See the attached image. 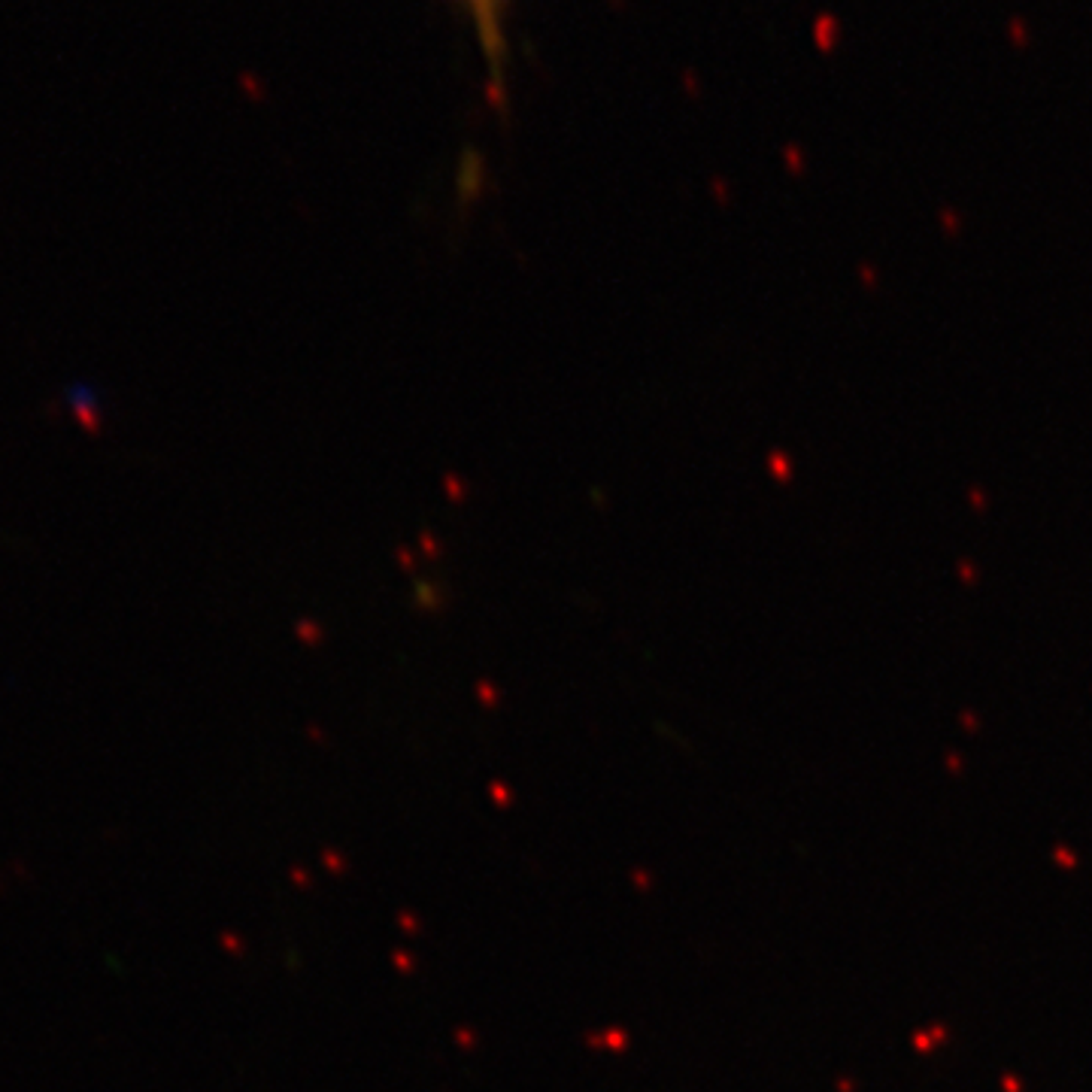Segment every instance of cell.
Wrapping results in <instances>:
<instances>
[{
	"instance_id": "cell-1",
	"label": "cell",
	"mask_w": 1092,
	"mask_h": 1092,
	"mask_svg": "<svg viewBox=\"0 0 1092 1092\" xmlns=\"http://www.w3.org/2000/svg\"><path fill=\"white\" fill-rule=\"evenodd\" d=\"M468 13L470 24L477 28V37L483 43L485 58L492 61L495 76L504 55V22H507V0H458Z\"/></svg>"
}]
</instances>
